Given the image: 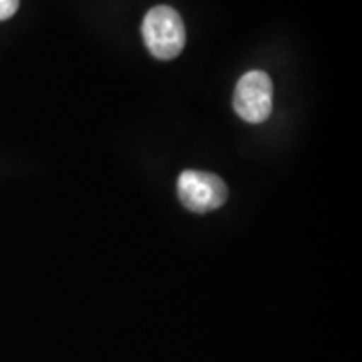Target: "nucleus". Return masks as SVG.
I'll return each instance as SVG.
<instances>
[{
  "mask_svg": "<svg viewBox=\"0 0 362 362\" xmlns=\"http://www.w3.org/2000/svg\"><path fill=\"white\" fill-rule=\"evenodd\" d=\"M274 86L269 74L250 71L238 81L233 94V107L247 123H264L272 112Z\"/></svg>",
  "mask_w": 362,
  "mask_h": 362,
  "instance_id": "obj_3",
  "label": "nucleus"
},
{
  "mask_svg": "<svg viewBox=\"0 0 362 362\" xmlns=\"http://www.w3.org/2000/svg\"><path fill=\"white\" fill-rule=\"evenodd\" d=\"M143 39L148 51L160 61H171L180 56L187 42L180 13L168 6L153 7L144 17Z\"/></svg>",
  "mask_w": 362,
  "mask_h": 362,
  "instance_id": "obj_1",
  "label": "nucleus"
},
{
  "mask_svg": "<svg viewBox=\"0 0 362 362\" xmlns=\"http://www.w3.org/2000/svg\"><path fill=\"white\" fill-rule=\"evenodd\" d=\"M19 8V0H0V21L11 19Z\"/></svg>",
  "mask_w": 362,
  "mask_h": 362,
  "instance_id": "obj_4",
  "label": "nucleus"
},
{
  "mask_svg": "<svg viewBox=\"0 0 362 362\" xmlns=\"http://www.w3.org/2000/svg\"><path fill=\"white\" fill-rule=\"evenodd\" d=\"M178 197L180 202L193 214H208L225 205L228 188L216 175L187 170L178 178Z\"/></svg>",
  "mask_w": 362,
  "mask_h": 362,
  "instance_id": "obj_2",
  "label": "nucleus"
}]
</instances>
